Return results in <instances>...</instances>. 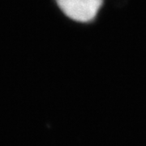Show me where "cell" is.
<instances>
[{
    "label": "cell",
    "instance_id": "cell-1",
    "mask_svg": "<svg viewBox=\"0 0 146 146\" xmlns=\"http://www.w3.org/2000/svg\"><path fill=\"white\" fill-rule=\"evenodd\" d=\"M63 13L78 22H89L97 16L103 0H56Z\"/></svg>",
    "mask_w": 146,
    "mask_h": 146
}]
</instances>
